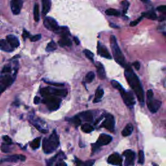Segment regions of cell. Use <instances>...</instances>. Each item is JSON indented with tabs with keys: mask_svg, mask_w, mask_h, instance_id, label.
<instances>
[{
	"mask_svg": "<svg viewBox=\"0 0 166 166\" xmlns=\"http://www.w3.org/2000/svg\"><path fill=\"white\" fill-rule=\"evenodd\" d=\"M45 82H46V83H48V84H49V85H53V86H64V84H62V83L52 82L46 81H45Z\"/></svg>",
	"mask_w": 166,
	"mask_h": 166,
	"instance_id": "43",
	"label": "cell"
},
{
	"mask_svg": "<svg viewBox=\"0 0 166 166\" xmlns=\"http://www.w3.org/2000/svg\"><path fill=\"white\" fill-rule=\"evenodd\" d=\"M56 49V44L55 43V42L52 41L48 44L46 50L48 52H53V51H55Z\"/></svg>",
	"mask_w": 166,
	"mask_h": 166,
	"instance_id": "32",
	"label": "cell"
},
{
	"mask_svg": "<svg viewBox=\"0 0 166 166\" xmlns=\"http://www.w3.org/2000/svg\"><path fill=\"white\" fill-rule=\"evenodd\" d=\"M25 156L23 155H12L10 156L8 158H5L3 159L2 162H18V161H21V162H24L25 160Z\"/></svg>",
	"mask_w": 166,
	"mask_h": 166,
	"instance_id": "15",
	"label": "cell"
},
{
	"mask_svg": "<svg viewBox=\"0 0 166 166\" xmlns=\"http://www.w3.org/2000/svg\"><path fill=\"white\" fill-rule=\"evenodd\" d=\"M9 145L7 143V145H5V144H3L1 147V149L2 151V152H5V153H7V152H9L10 151V149H9Z\"/></svg>",
	"mask_w": 166,
	"mask_h": 166,
	"instance_id": "39",
	"label": "cell"
},
{
	"mask_svg": "<svg viewBox=\"0 0 166 166\" xmlns=\"http://www.w3.org/2000/svg\"><path fill=\"white\" fill-rule=\"evenodd\" d=\"M82 131L85 133H90L93 131V127L88 123H85L81 127Z\"/></svg>",
	"mask_w": 166,
	"mask_h": 166,
	"instance_id": "29",
	"label": "cell"
},
{
	"mask_svg": "<svg viewBox=\"0 0 166 166\" xmlns=\"http://www.w3.org/2000/svg\"><path fill=\"white\" fill-rule=\"evenodd\" d=\"M49 88V90L51 95H54L58 97H66L68 92L64 89H58V88Z\"/></svg>",
	"mask_w": 166,
	"mask_h": 166,
	"instance_id": "16",
	"label": "cell"
},
{
	"mask_svg": "<svg viewBox=\"0 0 166 166\" xmlns=\"http://www.w3.org/2000/svg\"><path fill=\"white\" fill-rule=\"evenodd\" d=\"M56 165H66V164H65L64 162H62V163H59V164H57Z\"/></svg>",
	"mask_w": 166,
	"mask_h": 166,
	"instance_id": "52",
	"label": "cell"
},
{
	"mask_svg": "<svg viewBox=\"0 0 166 166\" xmlns=\"http://www.w3.org/2000/svg\"><path fill=\"white\" fill-rule=\"evenodd\" d=\"M76 164L77 165H84V163H82L81 161L79 160H77V161H76Z\"/></svg>",
	"mask_w": 166,
	"mask_h": 166,
	"instance_id": "51",
	"label": "cell"
},
{
	"mask_svg": "<svg viewBox=\"0 0 166 166\" xmlns=\"http://www.w3.org/2000/svg\"><path fill=\"white\" fill-rule=\"evenodd\" d=\"M142 16L145 17L148 19H150V20H155L157 18V16L155 12L153 11H149L147 12H143L142 13Z\"/></svg>",
	"mask_w": 166,
	"mask_h": 166,
	"instance_id": "27",
	"label": "cell"
},
{
	"mask_svg": "<svg viewBox=\"0 0 166 166\" xmlns=\"http://www.w3.org/2000/svg\"><path fill=\"white\" fill-rule=\"evenodd\" d=\"M74 41L75 42L76 45H79V44H80V41H79V38L77 37H74Z\"/></svg>",
	"mask_w": 166,
	"mask_h": 166,
	"instance_id": "50",
	"label": "cell"
},
{
	"mask_svg": "<svg viewBox=\"0 0 166 166\" xmlns=\"http://www.w3.org/2000/svg\"><path fill=\"white\" fill-rule=\"evenodd\" d=\"M59 139L56 132L54 131L48 138H44L43 140V150L46 154L53 152L59 146Z\"/></svg>",
	"mask_w": 166,
	"mask_h": 166,
	"instance_id": "2",
	"label": "cell"
},
{
	"mask_svg": "<svg viewBox=\"0 0 166 166\" xmlns=\"http://www.w3.org/2000/svg\"><path fill=\"white\" fill-rule=\"evenodd\" d=\"M84 53H85V55H86V56L87 57V58L88 59H90L92 62H93V56H94V55L92 52H91L90 50H88V49H85L84 51Z\"/></svg>",
	"mask_w": 166,
	"mask_h": 166,
	"instance_id": "36",
	"label": "cell"
},
{
	"mask_svg": "<svg viewBox=\"0 0 166 166\" xmlns=\"http://www.w3.org/2000/svg\"><path fill=\"white\" fill-rule=\"evenodd\" d=\"M44 25L48 30L52 31L53 32H55L59 28V26L56 21L55 19L51 17H47L44 19Z\"/></svg>",
	"mask_w": 166,
	"mask_h": 166,
	"instance_id": "8",
	"label": "cell"
},
{
	"mask_svg": "<svg viewBox=\"0 0 166 166\" xmlns=\"http://www.w3.org/2000/svg\"><path fill=\"white\" fill-rule=\"evenodd\" d=\"M142 18H143V16H142V17H139L138 19H137V20H135V21L132 22L130 23L131 26H132V27L136 26V25H138V24L139 23V22L142 20Z\"/></svg>",
	"mask_w": 166,
	"mask_h": 166,
	"instance_id": "42",
	"label": "cell"
},
{
	"mask_svg": "<svg viewBox=\"0 0 166 166\" xmlns=\"http://www.w3.org/2000/svg\"><path fill=\"white\" fill-rule=\"evenodd\" d=\"M55 33L57 34H59L61 35V36H69V31L68 27H59V28L57 29Z\"/></svg>",
	"mask_w": 166,
	"mask_h": 166,
	"instance_id": "25",
	"label": "cell"
},
{
	"mask_svg": "<svg viewBox=\"0 0 166 166\" xmlns=\"http://www.w3.org/2000/svg\"><path fill=\"white\" fill-rule=\"evenodd\" d=\"M94 163H95L94 160H89V161H87L86 163H84V165H87V166H91L93 165Z\"/></svg>",
	"mask_w": 166,
	"mask_h": 166,
	"instance_id": "48",
	"label": "cell"
},
{
	"mask_svg": "<svg viewBox=\"0 0 166 166\" xmlns=\"http://www.w3.org/2000/svg\"><path fill=\"white\" fill-rule=\"evenodd\" d=\"M106 14L108 16H119L120 15L119 12L116 9H109L106 10Z\"/></svg>",
	"mask_w": 166,
	"mask_h": 166,
	"instance_id": "31",
	"label": "cell"
},
{
	"mask_svg": "<svg viewBox=\"0 0 166 166\" xmlns=\"http://www.w3.org/2000/svg\"><path fill=\"white\" fill-rule=\"evenodd\" d=\"M125 77L129 85L135 92L137 98L140 103H144V92L138 76L134 72L131 66L127 65L125 68Z\"/></svg>",
	"mask_w": 166,
	"mask_h": 166,
	"instance_id": "1",
	"label": "cell"
},
{
	"mask_svg": "<svg viewBox=\"0 0 166 166\" xmlns=\"http://www.w3.org/2000/svg\"><path fill=\"white\" fill-rule=\"evenodd\" d=\"M40 141H41L40 137L35 138L34 140H33V142L31 143V144H30L31 147L35 150L38 149L40 146Z\"/></svg>",
	"mask_w": 166,
	"mask_h": 166,
	"instance_id": "26",
	"label": "cell"
},
{
	"mask_svg": "<svg viewBox=\"0 0 166 166\" xmlns=\"http://www.w3.org/2000/svg\"><path fill=\"white\" fill-rule=\"evenodd\" d=\"M142 1H145V0H142Z\"/></svg>",
	"mask_w": 166,
	"mask_h": 166,
	"instance_id": "53",
	"label": "cell"
},
{
	"mask_svg": "<svg viewBox=\"0 0 166 166\" xmlns=\"http://www.w3.org/2000/svg\"><path fill=\"white\" fill-rule=\"evenodd\" d=\"M7 41L13 48H16L20 46V42H19V40L18 39L16 36L14 35H8L7 36Z\"/></svg>",
	"mask_w": 166,
	"mask_h": 166,
	"instance_id": "17",
	"label": "cell"
},
{
	"mask_svg": "<svg viewBox=\"0 0 166 166\" xmlns=\"http://www.w3.org/2000/svg\"><path fill=\"white\" fill-rule=\"evenodd\" d=\"M103 95H104V90L101 88L99 87L97 89L96 92H95V98L93 99V103H98V102H99L101 100L102 98L103 97Z\"/></svg>",
	"mask_w": 166,
	"mask_h": 166,
	"instance_id": "23",
	"label": "cell"
},
{
	"mask_svg": "<svg viewBox=\"0 0 166 166\" xmlns=\"http://www.w3.org/2000/svg\"><path fill=\"white\" fill-rule=\"evenodd\" d=\"M132 131H133V126L132 124L129 123V124H127V126L125 127L122 132H121V134H122V135L123 136L126 137V136H130L132 134Z\"/></svg>",
	"mask_w": 166,
	"mask_h": 166,
	"instance_id": "24",
	"label": "cell"
},
{
	"mask_svg": "<svg viewBox=\"0 0 166 166\" xmlns=\"http://www.w3.org/2000/svg\"><path fill=\"white\" fill-rule=\"evenodd\" d=\"M115 126V121L114 118L111 114H107L105 116V119L102 123L101 127H104V128L106 129L107 130L112 131L114 129Z\"/></svg>",
	"mask_w": 166,
	"mask_h": 166,
	"instance_id": "9",
	"label": "cell"
},
{
	"mask_svg": "<svg viewBox=\"0 0 166 166\" xmlns=\"http://www.w3.org/2000/svg\"><path fill=\"white\" fill-rule=\"evenodd\" d=\"M125 156V165H131L134 164V160L135 158V153L131 150H127L123 152Z\"/></svg>",
	"mask_w": 166,
	"mask_h": 166,
	"instance_id": "11",
	"label": "cell"
},
{
	"mask_svg": "<svg viewBox=\"0 0 166 166\" xmlns=\"http://www.w3.org/2000/svg\"><path fill=\"white\" fill-rule=\"evenodd\" d=\"M133 66L134 67H135V69H136V70H139V68H140V64H139V62H134L133 63Z\"/></svg>",
	"mask_w": 166,
	"mask_h": 166,
	"instance_id": "47",
	"label": "cell"
},
{
	"mask_svg": "<svg viewBox=\"0 0 166 166\" xmlns=\"http://www.w3.org/2000/svg\"><path fill=\"white\" fill-rule=\"evenodd\" d=\"M97 72L99 78L101 80H103L106 77V73L104 66L101 63H98L97 64Z\"/></svg>",
	"mask_w": 166,
	"mask_h": 166,
	"instance_id": "19",
	"label": "cell"
},
{
	"mask_svg": "<svg viewBox=\"0 0 166 166\" xmlns=\"http://www.w3.org/2000/svg\"><path fill=\"white\" fill-rule=\"evenodd\" d=\"M111 85H112V86L114 88H116V89H117L118 90H119V92L121 91V90H123V88L122 87V86H121L119 84V83L118 81H114V80L112 81H111Z\"/></svg>",
	"mask_w": 166,
	"mask_h": 166,
	"instance_id": "34",
	"label": "cell"
},
{
	"mask_svg": "<svg viewBox=\"0 0 166 166\" xmlns=\"http://www.w3.org/2000/svg\"><path fill=\"white\" fill-rule=\"evenodd\" d=\"M98 53L102 57H104V58L108 59H111L112 57L110 54L108 52V49L105 46L101 45V44L99 42L98 45Z\"/></svg>",
	"mask_w": 166,
	"mask_h": 166,
	"instance_id": "13",
	"label": "cell"
},
{
	"mask_svg": "<svg viewBox=\"0 0 166 166\" xmlns=\"http://www.w3.org/2000/svg\"><path fill=\"white\" fill-rule=\"evenodd\" d=\"M3 139L4 141L6 143H8V144H12V140H11V139L8 136H4L3 137Z\"/></svg>",
	"mask_w": 166,
	"mask_h": 166,
	"instance_id": "45",
	"label": "cell"
},
{
	"mask_svg": "<svg viewBox=\"0 0 166 166\" xmlns=\"http://www.w3.org/2000/svg\"><path fill=\"white\" fill-rule=\"evenodd\" d=\"M61 99L54 95H49L44 99L43 103H45L50 110H56L60 106Z\"/></svg>",
	"mask_w": 166,
	"mask_h": 166,
	"instance_id": "5",
	"label": "cell"
},
{
	"mask_svg": "<svg viewBox=\"0 0 166 166\" xmlns=\"http://www.w3.org/2000/svg\"><path fill=\"white\" fill-rule=\"evenodd\" d=\"M144 152L143 151H139L138 154V162L141 164H143L144 163Z\"/></svg>",
	"mask_w": 166,
	"mask_h": 166,
	"instance_id": "38",
	"label": "cell"
},
{
	"mask_svg": "<svg viewBox=\"0 0 166 166\" xmlns=\"http://www.w3.org/2000/svg\"><path fill=\"white\" fill-rule=\"evenodd\" d=\"M59 44L61 47H64V46L70 47L72 46V42L71 40H70L68 38V36H62L61 39L59 41Z\"/></svg>",
	"mask_w": 166,
	"mask_h": 166,
	"instance_id": "21",
	"label": "cell"
},
{
	"mask_svg": "<svg viewBox=\"0 0 166 166\" xmlns=\"http://www.w3.org/2000/svg\"><path fill=\"white\" fill-rule=\"evenodd\" d=\"M34 18L35 20L38 22L40 20V13H39V7H38V4H35L34 7Z\"/></svg>",
	"mask_w": 166,
	"mask_h": 166,
	"instance_id": "30",
	"label": "cell"
},
{
	"mask_svg": "<svg viewBox=\"0 0 166 166\" xmlns=\"http://www.w3.org/2000/svg\"><path fill=\"white\" fill-rule=\"evenodd\" d=\"M50 0H42V14L43 15H46L51 8Z\"/></svg>",
	"mask_w": 166,
	"mask_h": 166,
	"instance_id": "22",
	"label": "cell"
},
{
	"mask_svg": "<svg viewBox=\"0 0 166 166\" xmlns=\"http://www.w3.org/2000/svg\"><path fill=\"white\" fill-rule=\"evenodd\" d=\"M11 72V68L10 66H5L3 70H2V73H10Z\"/></svg>",
	"mask_w": 166,
	"mask_h": 166,
	"instance_id": "44",
	"label": "cell"
},
{
	"mask_svg": "<svg viewBox=\"0 0 166 166\" xmlns=\"http://www.w3.org/2000/svg\"><path fill=\"white\" fill-rule=\"evenodd\" d=\"M23 5L22 0H11L10 2V9L12 12L15 15L20 14Z\"/></svg>",
	"mask_w": 166,
	"mask_h": 166,
	"instance_id": "10",
	"label": "cell"
},
{
	"mask_svg": "<svg viewBox=\"0 0 166 166\" xmlns=\"http://www.w3.org/2000/svg\"><path fill=\"white\" fill-rule=\"evenodd\" d=\"M66 120L71 121L72 123H73L76 127H78L81 124V119L79 116H75L72 118H66Z\"/></svg>",
	"mask_w": 166,
	"mask_h": 166,
	"instance_id": "28",
	"label": "cell"
},
{
	"mask_svg": "<svg viewBox=\"0 0 166 166\" xmlns=\"http://www.w3.org/2000/svg\"><path fill=\"white\" fill-rule=\"evenodd\" d=\"M0 49H2L6 52H11L14 50L7 41L5 40H0Z\"/></svg>",
	"mask_w": 166,
	"mask_h": 166,
	"instance_id": "18",
	"label": "cell"
},
{
	"mask_svg": "<svg viewBox=\"0 0 166 166\" xmlns=\"http://www.w3.org/2000/svg\"><path fill=\"white\" fill-rule=\"evenodd\" d=\"M157 10L164 14H166V5H161L157 7Z\"/></svg>",
	"mask_w": 166,
	"mask_h": 166,
	"instance_id": "41",
	"label": "cell"
},
{
	"mask_svg": "<svg viewBox=\"0 0 166 166\" xmlns=\"http://www.w3.org/2000/svg\"><path fill=\"white\" fill-rule=\"evenodd\" d=\"M40 93H41V95H42V96L44 97V98L51 95L49 88L46 87V88H44L41 89V90H40Z\"/></svg>",
	"mask_w": 166,
	"mask_h": 166,
	"instance_id": "35",
	"label": "cell"
},
{
	"mask_svg": "<svg viewBox=\"0 0 166 166\" xmlns=\"http://www.w3.org/2000/svg\"><path fill=\"white\" fill-rule=\"evenodd\" d=\"M121 98H122L125 104L128 106H132L135 104V99L134 95L131 92H126L124 89L119 91Z\"/></svg>",
	"mask_w": 166,
	"mask_h": 166,
	"instance_id": "6",
	"label": "cell"
},
{
	"mask_svg": "<svg viewBox=\"0 0 166 166\" xmlns=\"http://www.w3.org/2000/svg\"><path fill=\"white\" fill-rule=\"evenodd\" d=\"M30 36V34L29 33H28V32L26 31V30H23V35H22V36H23V38L24 40L26 39L27 38H29Z\"/></svg>",
	"mask_w": 166,
	"mask_h": 166,
	"instance_id": "46",
	"label": "cell"
},
{
	"mask_svg": "<svg viewBox=\"0 0 166 166\" xmlns=\"http://www.w3.org/2000/svg\"><path fill=\"white\" fill-rule=\"evenodd\" d=\"M13 82V78L10 75H7L0 76V94L3 93L5 89Z\"/></svg>",
	"mask_w": 166,
	"mask_h": 166,
	"instance_id": "7",
	"label": "cell"
},
{
	"mask_svg": "<svg viewBox=\"0 0 166 166\" xmlns=\"http://www.w3.org/2000/svg\"><path fill=\"white\" fill-rule=\"evenodd\" d=\"M40 101V99L39 97L36 96V97L35 98V99H34V103H35L36 105L39 104Z\"/></svg>",
	"mask_w": 166,
	"mask_h": 166,
	"instance_id": "49",
	"label": "cell"
},
{
	"mask_svg": "<svg viewBox=\"0 0 166 166\" xmlns=\"http://www.w3.org/2000/svg\"><path fill=\"white\" fill-rule=\"evenodd\" d=\"M108 163L114 165H121L122 158L118 153H114L108 158Z\"/></svg>",
	"mask_w": 166,
	"mask_h": 166,
	"instance_id": "12",
	"label": "cell"
},
{
	"mask_svg": "<svg viewBox=\"0 0 166 166\" xmlns=\"http://www.w3.org/2000/svg\"><path fill=\"white\" fill-rule=\"evenodd\" d=\"M94 78H95V73L93 72H90L86 74L85 77V81L88 83H90L93 81Z\"/></svg>",
	"mask_w": 166,
	"mask_h": 166,
	"instance_id": "33",
	"label": "cell"
},
{
	"mask_svg": "<svg viewBox=\"0 0 166 166\" xmlns=\"http://www.w3.org/2000/svg\"><path fill=\"white\" fill-rule=\"evenodd\" d=\"M112 138L110 135H106V134H102V135L99 136L97 143L100 146L106 145L108 144H109L112 142Z\"/></svg>",
	"mask_w": 166,
	"mask_h": 166,
	"instance_id": "14",
	"label": "cell"
},
{
	"mask_svg": "<svg viewBox=\"0 0 166 166\" xmlns=\"http://www.w3.org/2000/svg\"><path fill=\"white\" fill-rule=\"evenodd\" d=\"M40 38H41V35L39 34V35H36L31 37L30 40L31 42H36L38 40H39Z\"/></svg>",
	"mask_w": 166,
	"mask_h": 166,
	"instance_id": "40",
	"label": "cell"
},
{
	"mask_svg": "<svg viewBox=\"0 0 166 166\" xmlns=\"http://www.w3.org/2000/svg\"><path fill=\"white\" fill-rule=\"evenodd\" d=\"M162 105V102L159 100L153 99V92L149 90L147 92V106L152 113H156Z\"/></svg>",
	"mask_w": 166,
	"mask_h": 166,
	"instance_id": "4",
	"label": "cell"
},
{
	"mask_svg": "<svg viewBox=\"0 0 166 166\" xmlns=\"http://www.w3.org/2000/svg\"><path fill=\"white\" fill-rule=\"evenodd\" d=\"M79 117H81L84 121H88V122H91L93 121V115L90 111H86L80 113Z\"/></svg>",
	"mask_w": 166,
	"mask_h": 166,
	"instance_id": "20",
	"label": "cell"
},
{
	"mask_svg": "<svg viewBox=\"0 0 166 166\" xmlns=\"http://www.w3.org/2000/svg\"><path fill=\"white\" fill-rule=\"evenodd\" d=\"M110 47L115 60H116V62L119 64V65L123 66V68H125L127 64L125 62L124 55L122 52H121V51L118 46L116 37L114 35H112L110 36Z\"/></svg>",
	"mask_w": 166,
	"mask_h": 166,
	"instance_id": "3",
	"label": "cell"
},
{
	"mask_svg": "<svg viewBox=\"0 0 166 166\" xmlns=\"http://www.w3.org/2000/svg\"><path fill=\"white\" fill-rule=\"evenodd\" d=\"M121 5H122L123 14H126L127 10H128V8L129 7V2H127V0H125V1H123L121 2Z\"/></svg>",
	"mask_w": 166,
	"mask_h": 166,
	"instance_id": "37",
	"label": "cell"
}]
</instances>
